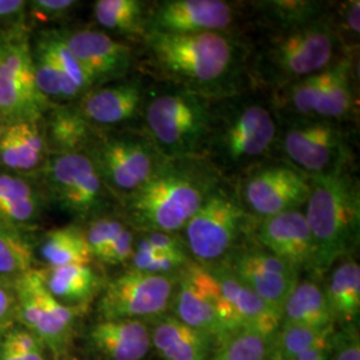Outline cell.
I'll use <instances>...</instances> for the list:
<instances>
[{"mask_svg": "<svg viewBox=\"0 0 360 360\" xmlns=\"http://www.w3.org/2000/svg\"><path fill=\"white\" fill-rule=\"evenodd\" d=\"M142 44L144 63L166 84L210 101L243 94L250 84V49L231 31L181 35L147 32Z\"/></svg>", "mask_w": 360, "mask_h": 360, "instance_id": "1", "label": "cell"}, {"mask_svg": "<svg viewBox=\"0 0 360 360\" xmlns=\"http://www.w3.org/2000/svg\"><path fill=\"white\" fill-rule=\"evenodd\" d=\"M223 178L205 158L167 159L123 200L129 224L142 232L179 233Z\"/></svg>", "mask_w": 360, "mask_h": 360, "instance_id": "2", "label": "cell"}, {"mask_svg": "<svg viewBox=\"0 0 360 360\" xmlns=\"http://www.w3.org/2000/svg\"><path fill=\"white\" fill-rule=\"evenodd\" d=\"M281 120L270 99L239 94L214 102L203 158L229 179L269 162L276 151Z\"/></svg>", "mask_w": 360, "mask_h": 360, "instance_id": "3", "label": "cell"}, {"mask_svg": "<svg viewBox=\"0 0 360 360\" xmlns=\"http://www.w3.org/2000/svg\"><path fill=\"white\" fill-rule=\"evenodd\" d=\"M346 52L330 13L306 26L270 31L248 51V82L252 89L274 94L328 68Z\"/></svg>", "mask_w": 360, "mask_h": 360, "instance_id": "4", "label": "cell"}, {"mask_svg": "<svg viewBox=\"0 0 360 360\" xmlns=\"http://www.w3.org/2000/svg\"><path fill=\"white\" fill-rule=\"evenodd\" d=\"M303 212L315 247V272L323 274L359 243V180L351 169L309 178Z\"/></svg>", "mask_w": 360, "mask_h": 360, "instance_id": "5", "label": "cell"}, {"mask_svg": "<svg viewBox=\"0 0 360 360\" xmlns=\"http://www.w3.org/2000/svg\"><path fill=\"white\" fill-rule=\"evenodd\" d=\"M214 102L166 83L150 87L143 107V131L166 159L203 158Z\"/></svg>", "mask_w": 360, "mask_h": 360, "instance_id": "6", "label": "cell"}, {"mask_svg": "<svg viewBox=\"0 0 360 360\" xmlns=\"http://www.w3.org/2000/svg\"><path fill=\"white\" fill-rule=\"evenodd\" d=\"M355 59L346 52L334 65L271 94L279 120L343 123L355 112Z\"/></svg>", "mask_w": 360, "mask_h": 360, "instance_id": "7", "label": "cell"}, {"mask_svg": "<svg viewBox=\"0 0 360 360\" xmlns=\"http://www.w3.org/2000/svg\"><path fill=\"white\" fill-rule=\"evenodd\" d=\"M252 217L240 199L238 184L221 179L183 229L184 245L198 264L217 266L250 227Z\"/></svg>", "mask_w": 360, "mask_h": 360, "instance_id": "8", "label": "cell"}, {"mask_svg": "<svg viewBox=\"0 0 360 360\" xmlns=\"http://www.w3.org/2000/svg\"><path fill=\"white\" fill-rule=\"evenodd\" d=\"M86 154L98 168L110 193L122 200L136 193L167 160L143 129L101 138L95 135Z\"/></svg>", "mask_w": 360, "mask_h": 360, "instance_id": "9", "label": "cell"}, {"mask_svg": "<svg viewBox=\"0 0 360 360\" xmlns=\"http://www.w3.org/2000/svg\"><path fill=\"white\" fill-rule=\"evenodd\" d=\"M284 123L276 146L284 163L309 178L349 169L354 154L342 123L327 120Z\"/></svg>", "mask_w": 360, "mask_h": 360, "instance_id": "10", "label": "cell"}, {"mask_svg": "<svg viewBox=\"0 0 360 360\" xmlns=\"http://www.w3.org/2000/svg\"><path fill=\"white\" fill-rule=\"evenodd\" d=\"M50 108L39 91L32 63V49L22 31L4 35L0 63V120L6 124L38 122Z\"/></svg>", "mask_w": 360, "mask_h": 360, "instance_id": "11", "label": "cell"}, {"mask_svg": "<svg viewBox=\"0 0 360 360\" xmlns=\"http://www.w3.org/2000/svg\"><path fill=\"white\" fill-rule=\"evenodd\" d=\"M16 316L34 335L41 346L53 352H62L68 345L74 322L79 316V306H67L49 291L44 274L30 270L15 282Z\"/></svg>", "mask_w": 360, "mask_h": 360, "instance_id": "12", "label": "cell"}, {"mask_svg": "<svg viewBox=\"0 0 360 360\" xmlns=\"http://www.w3.org/2000/svg\"><path fill=\"white\" fill-rule=\"evenodd\" d=\"M238 184L245 210L257 220L303 208L307 203L309 176L284 162H266L247 171Z\"/></svg>", "mask_w": 360, "mask_h": 360, "instance_id": "13", "label": "cell"}, {"mask_svg": "<svg viewBox=\"0 0 360 360\" xmlns=\"http://www.w3.org/2000/svg\"><path fill=\"white\" fill-rule=\"evenodd\" d=\"M172 304L176 319L219 342L236 331L215 276L202 264L190 262L181 270Z\"/></svg>", "mask_w": 360, "mask_h": 360, "instance_id": "14", "label": "cell"}, {"mask_svg": "<svg viewBox=\"0 0 360 360\" xmlns=\"http://www.w3.org/2000/svg\"><path fill=\"white\" fill-rule=\"evenodd\" d=\"M179 274L153 275L129 269L116 276L98 303L102 321H141L162 315L172 303Z\"/></svg>", "mask_w": 360, "mask_h": 360, "instance_id": "15", "label": "cell"}, {"mask_svg": "<svg viewBox=\"0 0 360 360\" xmlns=\"http://www.w3.org/2000/svg\"><path fill=\"white\" fill-rule=\"evenodd\" d=\"M46 176L58 205L80 218L101 214L112 195L86 153L52 155Z\"/></svg>", "mask_w": 360, "mask_h": 360, "instance_id": "16", "label": "cell"}, {"mask_svg": "<svg viewBox=\"0 0 360 360\" xmlns=\"http://www.w3.org/2000/svg\"><path fill=\"white\" fill-rule=\"evenodd\" d=\"M235 7L224 0H160L150 3L147 32L200 34L231 31Z\"/></svg>", "mask_w": 360, "mask_h": 360, "instance_id": "17", "label": "cell"}, {"mask_svg": "<svg viewBox=\"0 0 360 360\" xmlns=\"http://www.w3.org/2000/svg\"><path fill=\"white\" fill-rule=\"evenodd\" d=\"M67 49L86 70L95 87L129 77L135 63L132 47L103 31L62 30L58 31Z\"/></svg>", "mask_w": 360, "mask_h": 360, "instance_id": "18", "label": "cell"}, {"mask_svg": "<svg viewBox=\"0 0 360 360\" xmlns=\"http://www.w3.org/2000/svg\"><path fill=\"white\" fill-rule=\"evenodd\" d=\"M224 266L239 282L281 312L300 281L295 269L264 248H245L233 252Z\"/></svg>", "mask_w": 360, "mask_h": 360, "instance_id": "19", "label": "cell"}, {"mask_svg": "<svg viewBox=\"0 0 360 360\" xmlns=\"http://www.w3.org/2000/svg\"><path fill=\"white\" fill-rule=\"evenodd\" d=\"M257 238L266 251L299 274L315 272V247L303 208L259 220Z\"/></svg>", "mask_w": 360, "mask_h": 360, "instance_id": "20", "label": "cell"}, {"mask_svg": "<svg viewBox=\"0 0 360 360\" xmlns=\"http://www.w3.org/2000/svg\"><path fill=\"white\" fill-rule=\"evenodd\" d=\"M147 92L142 77H126L86 92L77 108L91 126H119L142 116Z\"/></svg>", "mask_w": 360, "mask_h": 360, "instance_id": "21", "label": "cell"}, {"mask_svg": "<svg viewBox=\"0 0 360 360\" xmlns=\"http://www.w3.org/2000/svg\"><path fill=\"white\" fill-rule=\"evenodd\" d=\"M218 282L233 326L238 330H250L274 338L282 324V312L271 307L262 297L239 282L224 264L207 267Z\"/></svg>", "mask_w": 360, "mask_h": 360, "instance_id": "22", "label": "cell"}, {"mask_svg": "<svg viewBox=\"0 0 360 360\" xmlns=\"http://www.w3.org/2000/svg\"><path fill=\"white\" fill-rule=\"evenodd\" d=\"M92 348L105 360H143L153 347L143 321H101L90 331Z\"/></svg>", "mask_w": 360, "mask_h": 360, "instance_id": "23", "label": "cell"}, {"mask_svg": "<svg viewBox=\"0 0 360 360\" xmlns=\"http://www.w3.org/2000/svg\"><path fill=\"white\" fill-rule=\"evenodd\" d=\"M212 340L175 316L162 318L151 333V343L165 360H206Z\"/></svg>", "mask_w": 360, "mask_h": 360, "instance_id": "24", "label": "cell"}, {"mask_svg": "<svg viewBox=\"0 0 360 360\" xmlns=\"http://www.w3.org/2000/svg\"><path fill=\"white\" fill-rule=\"evenodd\" d=\"M44 138L53 155L74 154L87 151L95 132L77 105L58 104L49 112Z\"/></svg>", "mask_w": 360, "mask_h": 360, "instance_id": "25", "label": "cell"}, {"mask_svg": "<svg viewBox=\"0 0 360 360\" xmlns=\"http://www.w3.org/2000/svg\"><path fill=\"white\" fill-rule=\"evenodd\" d=\"M334 322V314L322 287L314 281H299L284 304L282 323L327 328L333 327Z\"/></svg>", "mask_w": 360, "mask_h": 360, "instance_id": "26", "label": "cell"}, {"mask_svg": "<svg viewBox=\"0 0 360 360\" xmlns=\"http://www.w3.org/2000/svg\"><path fill=\"white\" fill-rule=\"evenodd\" d=\"M251 4L270 31L306 26L331 13L328 3L315 0H263Z\"/></svg>", "mask_w": 360, "mask_h": 360, "instance_id": "27", "label": "cell"}, {"mask_svg": "<svg viewBox=\"0 0 360 360\" xmlns=\"http://www.w3.org/2000/svg\"><path fill=\"white\" fill-rule=\"evenodd\" d=\"M32 63L37 86L47 101L70 102L83 96L58 63L44 32L39 35L32 50Z\"/></svg>", "mask_w": 360, "mask_h": 360, "instance_id": "28", "label": "cell"}, {"mask_svg": "<svg viewBox=\"0 0 360 360\" xmlns=\"http://www.w3.org/2000/svg\"><path fill=\"white\" fill-rule=\"evenodd\" d=\"M148 7L141 0H98L94 3V18L107 31L142 40L147 34Z\"/></svg>", "mask_w": 360, "mask_h": 360, "instance_id": "29", "label": "cell"}, {"mask_svg": "<svg viewBox=\"0 0 360 360\" xmlns=\"http://www.w3.org/2000/svg\"><path fill=\"white\" fill-rule=\"evenodd\" d=\"M324 290L335 319L354 322L360 314V266L356 260H345L331 272Z\"/></svg>", "mask_w": 360, "mask_h": 360, "instance_id": "30", "label": "cell"}, {"mask_svg": "<svg viewBox=\"0 0 360 360\" xmlns=\"http://www.w3.org/2000/svg\"><path fill=\"white\" fill-rule=\"evenodd\" d=\"M44 282L59 302L67 306H80L95 294L99 278L89 264H67L50 267Z\"/></svg>", "mask_w": 360, "mask_h": 360, "instance_id": "31", "label": "cell"}, {"mask_svg": "<svg viewBox=\"0 0 360 360\" xmlns=\"http://www.w3.org/2000/svg\"><path fill=\"white\" fill-rule=\"evenodd\" d=\"M39 196L26 179L0 174V220L10 224H26L37 219Z\"/></svg>", "mask_w": 360, "mask_h": 360, "instance_id": "32", "label": "cell"}, {"mask_svg": "<svg viewBox=\"0 0 360 360\" xmlns=\"http://www.w3.org/2000/svg\"><path fill=\"white\" fill-rule=\"evenodd\" d=\"M40 254L50 267L90 264L92 260L86 233L75 226L49 232L43 240Z\"/></svg>", "mask_w": 360, "mask_h": 360, "instance_id": "33", "label": "cell"}, {"mask_svg": "<svg viewBox=\"0 0 360 360\" xmlns=\"http://www.w3.org/2000/svg\"><path fill=\"white\" fill-rule=\"evenodd\" d=\"M335 333L334 326L327 328H312L282 323L272 339L271 354L283 359H294L306 349L331 340Z\"/></svg>", "mask_w": 360, "mask_h": 360, "instance_id": "34", "label": "cell"}, {"mask_svg": "<svg viewBox=\"0 0 360 360\" xmlns=\"http://www.w3.org/2000/svg\"><path fill=\"white\" fill-rule=\"evenodd\" d=\"M270 336L250 330H238L219 342L214 360H269L272 349Z\"/></svg>", "mask_w": 360, "mask_h": 360, "instance_id": "35", "label": "cell"}, {"mask_svg": "<svg viewBox=\"0 0 360 360\" xmlns=\"http://www.w3.org/2000/svg\"><path fill=\"white\" fill-rule=\"evenodd\" d=\"M32 250L22 235L0 220V276H22L32 270Z\"/></svg>", "mask_w": 360, "mask_h": 360, "instance_id": "36", "label": "cell"}, {"mask_svg": "<svg viewBox=\"0 0 360 360\" xmlns=\"http://www.w3.org/2000/svg\"><path fill=\"white\" fill-rule=\"evenodd\" d=\"M13 129L19 156V171H31L38 167L46 154V138L38 122H22L10 124Z\"/></svg>", "mask_w": 360, "mask_h": 360, "instance_id": "37", "label": "cell"}, {"mask_svg": "<svg viewBox=\"0 0 360 360\" xmlns=\"http://www.w3.org/2000/svg\"><path fill=\"white\" fill-rule=\"evenodd\" d=\"M46 38L50 43L52 52L58 60L65 75L71 79V82L77 86L80 92L84 95L86 92L94 89V83L86 72V70L77 62V58L72 55V52L67 49L65 41L59 37L58 31H47L44 32Z\"/></svg>", "mask_w": 360, "mask_h": 360, "instance_id": "38", "label": "cell"}, {"mask_svg": "<svg viewBox=\"0 0 360 360\" xmlns=\"http://www.w3.org/2000/svg\"><path fill=\"white\" fill-rule=\"evenodd\" d=\"M124 226L126 224L122 220L110 217L92 220L87 231L84 232L92 257L99 259L105 248L114 242L117 233L124 229Z\"/></svg>", "mask_w": 360, "mask_h": 360, "instance_id": "39", "label": "cell"}, {"mask_svg": "<svg viewBox=\"0 0 360 360\" xmlns=\"http://www.w3.org/2000/svg\"><path fill=\"white\" fill-rule=\"evenodd\" d=\"M335 25L345 44V38L358 40L360 32V1L351 0L342 3L339 13L334 15ZM346 47V46H345Z\"/></svg>", "mask_w": 360, "mask_h": 360, "instance_id": "40", "label": "cell"}, {"mask_svg": "<svg viewBox=\"0 0 360 360\" xmlns=\"http://www.w3.org/2000/svg\"><path fill=\"white\" fill-rule=\"evenodd\" d=\"M134 248H135L134 232L129 227L124 226V229L117 233L114 242L105 248L99 260L112 266L123 264L131 260Z\"/></svg>", "mask_w": 360, "mask_h": 360, "instance_id": "41", "label": "cell"}, {"mask_svg": "<svg viewBox=\"0 0 360 360\" xmlns=\"http://www.w3.org/2000/svg\"><path fill=\"white\" fill-rule=\"evenodd\" d=\"M330 360H360V339L356 330L335 333Z\"/></svg>", "mask_w": 360, "mask_h": 360, "instance_id": "42", "label": "cell"}, {"mask_svg": "<svg viewBox=\"0 0 360 360\" xmlns=\"http://www.w3.org/2000/svg\"><path fill=\"white\" fill-rule=\"evenodd\" d=\"M27 4L40 20H55L70 13L77 3L74 0H34Z\"/></svg>", "mask_w": 360, "mask_h": 360, "instance_id": "43", "label": "cell"}, {"mask_svg": "<svg viewBox=\"0 0 360 360\" xmlns=\"http://www.w3.org/2000/svg\"><path fill=\"white\" fill-rule=\"evenodd\" d=\"M7 335L23 360H46L41 351V343L27 330H13Z\"/></svg>", "mask_w": 360, "mask_h": 360, "instance_id": "44", "label": "cell"}, {"mask_svg": "<svg viewBox=\"0 0 360 360\" xmlns=\"http://www.w3.org/2000/svg\"><path fill=\"white\" fill-rule=\"evenodd\" d=\"M0 163L13 171H19V156L13 129L6 126L0 136Z\"/></svg>", "mask_w": 360, "mask_h": 360, "instance_id": "45", "label": "cell"}, {"mask_svg": "<svg viewBox=\"0 0 360 360\" xmlns=\"http://www.w3.org/2000/svg\"><path fill=\"white\" fill-rule=\"evenodd\" d=\"M16 316V300L15 295L7 287L0 283V330L13 322Z\"/></svg>", "mask_w": 360, "mask_h": 360, "instance_id": "46", "label": "cell"}, {"mask_svg": "<svg viewBox=\"0 0 360 360\" xmlns=\"http://www.w3.org/2000/svg\"><path fill=\"white\" fill-rule=\"evenodd\" d=\"M27 8L23 0H0V22H11L22 16Z\"/></svg>", "mask_w": 360, "mask_h": 360, "instance_id": "47", "label": "cell"}, {"mask_svg": "<svg viewBox=\"0 0 360 360\" xmlns=\"http://www.w3.org/2000/svg\"><path fill=\"white\" fill-rule=\"evenodd\" d=\"M333 340L334 338L328 342L309 348L291 360H330L333 354Z\"/></svg>", "mask_w": 360, "mask_h": 360, "instance_id": "48", "label": "cell"}, {"mask_svg": "<svg viewBox=\"0 0 360 360\" xmlns=\"http://www.w3.org/2000/svg\"><path fill=\"white\" fill-rule=\"evenodd\" d=\"M0 360H23L8 335L4 336L0 348Z\"/></svg>", "mask_w": 360, "mask_h": 360, "instance_id": "49", "label": "cell"}, {"mask_svg": "<svg viewBox=\"0 0 360 360\" xmlns=\"http://www.w3.org/2000/svg\"><path fill=\"white\" fill-rule=\"evenodd\" d=\"M3 53H4V35L0 34V63L3 59Z\"/></svg>", "mask_w": 360, "mask_h": 360, "instance_id": "50", "label": "cell"}, {"mask_svg": "<svg viewBox=\"0 0 360 360\" xmlns=\"http://www.w3.org/2000/svg\"><path fill=\"white\" fill-rule=\"evenodd\" d=\"M269 360H291V359H283V358H281V356H276V355H272L271 354L270 359Z\"/></svg>", "mask_w": 360, "mask_h": 360, "instance_id": "51", "label": "cell"}, {"mask_svg": "<svg viewBox=\"0 0 360 360\" xmlns=\"http://www.w3.org/2000/svg\"><path fill=\"white\" fill-rule=\"evenodd\" d=\"M4 127H6V124L0 120V136H1V134H3V131H4Z\"/></svg>", "mask_w": 360, "mask_h": 360, "instance_id": "52", "label": "cell"}, {"mask_svg": "<svg viewBox=\"0 0 360 360\" xmlns=\"http://www.w3.org/2000/svg\"><path fill=\"white\" fill-rule=\"evenodd\" d=\"M3 330H0V348H1V342H3Z\"/></svg>", "mask_w": 360, "mask_h": 360, "instance_id": "53", "label": "cell"}]
</instances>
